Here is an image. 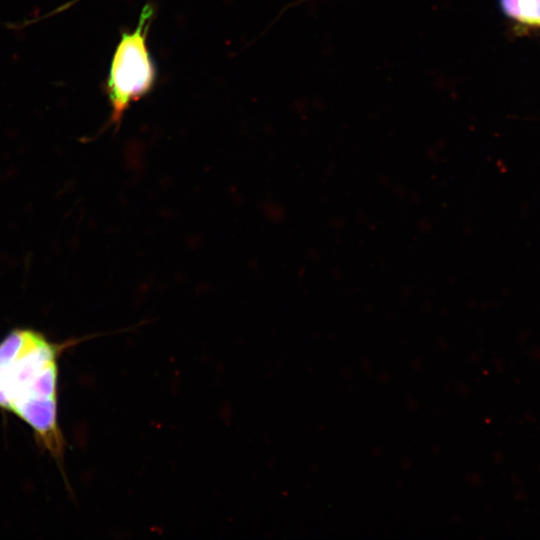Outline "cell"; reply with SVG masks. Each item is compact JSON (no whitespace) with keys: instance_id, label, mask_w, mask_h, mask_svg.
Returning <instances> with one entry per match:
<instances>
[{"instance_id":"obj_1","label":"cell","mask_w":540,"mask_h":540,"mask_svg":"<svg viewBox=\"0 0 540 540\" xmlns=\"http://www.w3.org/2000/svg\"><path fill=\"white\" fill-rule=\"evenodd\" d=\"M62 346L41 331L10 330L0 341V408L29 426L55 458L63 436L58 424V358Z\"/></svg>"},{"instance_id":"obj_2","label":"cell","mask_w":540,"mask_h":540,"mask_svg":"<svg viewBox=\"0 0 540 540\" xmlns=\"http://www.w3.org/2000/svg\"><path fill=\"white\" fill-rule=\"evenodd\" d=\"M152 16L153 8L145 5L136 29L123 33L115 49L106 83L112 108L109 125L118 127L130 104L146 95L154 85L156 69L146 44Z\"/></svg>"},{"instance_id":"obj_3","label":"cell","mask_w":540,"mask_h":540,"mask_svg":"<svg viewBox=\"0 0 540 540\" xmlns=\"http://www.w3.org/2000/svg\"><path fill=\"white\" fill-rule=\"evenodd\" d=\"M519 20L528 25L540 26V0H518Z\"/></svg>"},{"instance_id":"obj_4","label":"cell","mask_w":540,"mask_h":540,"mask_svg":"<svg viewBox=\"0 0 540 540\" xmlns=\"http://www.w3.org/2000/svg\"><path fill=\"white\" fill-rule=\"evenodd\" d=\"M499 2L505 15L515 20H519L518 0H499Z\"/></svg>"}]
</instances>
